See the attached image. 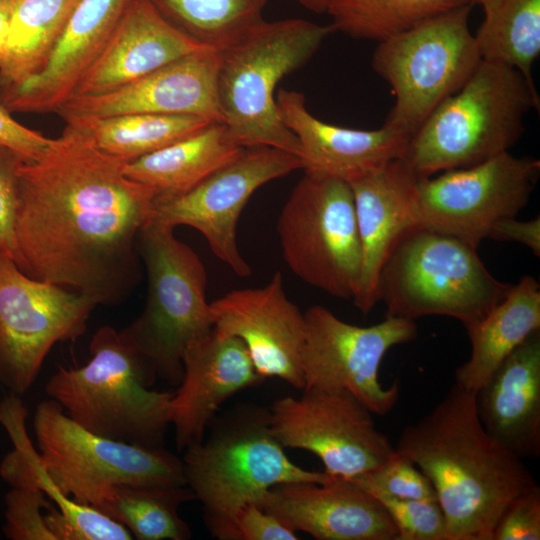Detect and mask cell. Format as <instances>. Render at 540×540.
Returning <instances> with one entry per match:
<instances>
[{
	"label": "cell",
	"instance_id": "obj_1",
	"mask_svg": "<svg viewBox=\"0 0 540 540\" xmlns=\"http://www.w3.org/2000/svg\"><path fill=\"white\" fill-rule=\"evenodd\" d=\"M126 160L65 126L19 168L16 242L30 277L76 289L97 305L125 302L141 280L137 243L156 191L128 178Z\"/></svg>",
	"mask_w": 540,
	"mask_h": 540
},
{
	"label": "cell",
	"instance_id": "obj_2",
	"mask_svg": "<svg viewBox=\"0 0 540 540\" xmlns=\"http://www.w3.org/2000/svg\"><path fill=\"white\" fill-rule=\"evenodd\" d=\"M395 451L432 482L449 540H492L506 506L538 486L524 460L484 429L475 392L455 383L429 413L402 431Z\"/></svg>",
	"mask_w": 540,
	"mask_h": 540
},
{
	"label": "cell",
	"instance_id": "obj_3",
	"mask_svg": "<svg viewBox=\"0 0 540 540\" xmlns=\"http://www.w3.org/2000/svg\"><path fill=\"white\" fill-rule=\"evenodd\" d=\"M538 108L533 81L482 59L412 135L404 159L421 177L479 164L508 152L524 131L525 116Z\"/></svg>",
	"mask_w": 540,
	"mask_h": 540
},
{
	"label": "cell",
	"instance_id": "obj_4",
	"mask_svg": "<svg viewBox=\"0 0 540 540\" xmlns=\"http://www.w3.org/2000/svg\"><path fill=\"white\" fill-rule=\"evenodd\" d=\"M90 359L77 368L58 367L45 392L83 428L117 441L164 447L174 392L149 387L157 379L147 361L111 326L89 344Z\"/></svg>",
	"mask_w": 540,
	"mask_h": 540
},
{
	"label": "cell",
	"instance_id": "obj_5",
	"mask_svg": "<svg viewBox=\"0 0 540 540\" xmlns=\"http://www.w3.org/2000/svg\"><path fill=\"white\" fill-rule=\"evenodd\" d=\"M333 31L331 24L304 19L263 20L221 50L218 103L223 124L238 145L301 156L297 138L279 117L276 87L303 67Z\"/></svg>",
	"mask_w": 540,
	"mask_h": 540
},
{
	"label": "cell",
	"instance_id": "obj_6",
	"mask_svg": "<svg viewBox=\"0 0 540 540\" xmlns=\"http://www.w3.org/2000/svg\"><path fill=\"white\" fill-rule=\"evenodd\" d=\"M138 254L147 274L142 313L120 332L156 378L179 385L187 345L213 327L207 272L174 228L149 220L140 231Z\"/></svg>",
	"mask_w": 540,
	"mask_h": 540
},
{
	"label": "cell",
	"instance_id": "obj_7",
	"mask_svg": "<svg viewBox=\"0 0 540 540\" xmlns=\"http://www.w3.org/2000/svg\"><path fill=\"white\" fill-rule=\"evenodd\" d=\"M510 287L488 271L476 247L417 227L400 240L385 262L379 299L389 317L415 320L441 315L465 327L486 316Z\"/></svg>",
	"mask_w": 540,
	"mask_h": 540
},
{
	"label": "cell",
	"instance_id": "obj_8",
	"mask_svg": "<svg viewBox=\"0 0 540 540\" xmlns=\"http://www.w3.org/2000/svg\"><path fill=\"white\" fill-rule=\"evenodd\" d=\"M210 425L209 436L186 448L182 459L186 485L202 503L203 518L256 502L277 484L325 483L332 477L287 457L272 432L268 409L237 407Z\"/></svg>",
	"mask_w": 540,
	"mask_h": 540
},
{
	"label": "cell",
	"instance_id": "obj_9",
	"mask_svg": "<svg viewBox=\"0 0 540 540\" xmlns=\"http://www.w3.org/2000/svg\"><path fill=\"white\" fill-rule=\"evenodd\" d=\"M38 452L56 486L95 508L115 485H186L182 459L162 448L113 440L80 426L56 401L33 416Z\"/></svg>",
	"mask_w": 540,
	"mask_h": 540
},
{
	"label": "cell",
	"instance_id": "obj_10",
	"mask_svg": "<svg viewBox=\"0 0 540 540\" xmlns=\"http://www.w3.org/2000/svg\"><path fill=\"white\" fill-rule=\"evenodd\" d=\"M466 5L378 42L372 67L391 88L395 103L385 123L409 135L457 92L482 60Z\"/></svg>",
	"mask_w": 540,
	"mask_h": 540
},
{
	"label": "cell",
	"instance_id": "obj_11",
	"mask_svg": "<svg viewBox=\"0 0 540 540\" xmlns=\"http://www.w3.org/2000/svg\"><path fill=\"white\" fill-rule=\"evenodd\" d=\"M277 233L297 277L331 296L354 297L362 254L348 182L304 172L279 214Z\"/></svg>",
	"mask_w": 540,
	"mask_h": 540
},
{
	"label": "cell",
	"instance_id": "obj_12",
	"mask_svg": "<svg viewBox=\"0 0 540 540\" xmlns=\"http://www.w3.org/2000/svg\"><path fill=\"white\" fill-rule=\"evenodd\" d=\"M96 306L87 295L30 277L0 252V384L25 394L52 347L86 332Z\"/></svg>",
	"mask_w": 540,
	"mask_h": 540
},
{
	"label": "cell",
	"instance_id": "obj_13",
	"mask_svg": "<svg viewBox=\"0 0 540 540\" xmlns=\"http://www.w3.org/2000/svg\"><path fill=\"white\" fill-rule=\"evenodd\" d=\"M539 175L537 158L508 151L470 167L422 177L420 226L477 248L498 222L516 217L526 206Z\"/></svg>",
	"mask_w": 540,
	"mask_h": 540
},
{
	"label": "cell",
	"instance_id": "obj_14",
	"mask_svg": "<svg viewBox=\"0 0 540 540\" xmlns=\"http://www.w3.org/2000/svg\"><path fill=\"white\" fill-rule=\"evenodd\" d=\"M306 331L301 355L304 387L344 389L373 414L395 407L399 384L384 387L379 367L392 347L417 337L414 320L389 317L371 326H357L315 305L304 312Z\"/></svg>",
	"mask_w": 540,
	"mask_h": 540
},
{
	"label": "cell",
	"instance_id": "obj_15",
	"mask_svg": "<svg viewBox=\"0 0 540 540\" xmlns=\"http://www.w3.org/2000/svg\"><path fill=\"white\" fill-rule=\"evenodd\" d=\"M268 410L282 447L313 453L332 477L353 479L395 452L373 413L344 389L303 388L301 396L280 398Z\"/></svg>",
	"mask_w": 540,
	"mask_h": 540
},
{
	"label": "cell",
	"instance_id": "obj_16",
	"mask_svg": "<svg viewBox=\"0 0 540 540\" xmlns=\"http://www.w3.org/2000/svg\"><path fill=\"white\" fill-rule=\"evenodd\" d=\"M303 168L300 157L269 146L248 147L191 190L174 197L156 198L151 220L199 231L212 253L236 275L252 270L241 255L237 226L252 194L266 183Z\"/></svg>",
	"mask_w": 540,
	"mask_h": 540
},
{
	"label": "cell",
	"instance_id": "obj_17",
	"mask_svg": "<svg viewBox=\"0 0 540 540\" xmlns=\"http://www.w3.org/2000/svg\"><path fill=\"white\" fill-rule=\"evenodd\" d=\"M210 309L214 328L243 341L260 376L303 389L305 315L287 297L280 272L262 287L226 293Z\"/></svg>",
	"mask_w": 540,
	"mask_h": 540
},
{
	"label": "cell",
	"instance_id": "obj_18",
	"mask_svg": "<svg viewBox=\"0 0 540 540\" xmlns=\"http://www.w3.org/2000/svg\"><path fill=\"white\" fill-rule=\"evenodd\" d=\"M221 50L203 48L120 88L69 98L55 113L106 117L132 113L197 116L223 123L217 95Z\"/></svg>",
	"mask_w": 540,
	"mask_h": 540
},
{
	"label": "cell",
	"instance_id": "obj_19",
	"mask_svg": "<svg viewBox=\"0 0 540 540\" xmlns=\"http://www.w3.org/2000/svg\"><path fill=\"white\" fill-rule=\"evenodd\" d=\"M290 530L317 540H397L384 506L348 479L290 482L267 489L256 501Z\"/></svg>",
	"mask_w": 540,
	"mask_h": 540
},
{
	"label": "cell",
	"instance_id": "obj_20",
	"mask_svg": "<svg viewBox=\"0 0 540 540\" xmlns=\"http://www.w3.org/2000/svg\"><path fill=\"white\" fill-rule=\"evenodd\" d=\"M421 178L404 158H399L349 182L362 254L360 280L352 301L364 314L380 301L379 277L390 254L407 233L421 227Z\"/></svg>",
	"mask_w": 540,
	"mask_h": 540
},
{
	"label": "cell",
	"instance_id": "obj_21",
	"mask_svg": "<svg viewBox=\"0 0 540 540\" xmlns=\"http://www.w3.org/2000/svg\"><path fill=\"white\" fill-rule=\"evenodd\" d=\"M263 380L240 338L223 335L213 327L190 342L169 410L177 449L183 451L202 441L222 403Z\"/></svg>",
	"mask_w": 540,
	"mask_h": 540
},
{
	"label": "cell",
	"instance_id": "obj_22",
	"mask_svg": "<svg viewBox=\"0 0 540 540\" xmlns=\"http://www.w3.org/2000/svg\"><path fill=\"white\" fill-rule=\"evenodd\" d=\"M279 117L297 138L302 170L351 182L404 158L411 135L391 125L375 130L336 126L312 115L301 92L279 89Z\"/></svg>",
	"mask_w": 540,
	"mask_h": 540
},
{
	"label": "cell",
	"instance_id": "obj_23",
	"mask_svg": "<svg viewBox=\"0 0 540 540\" xmlns=\"http://www.w3.org/2000/svg\"><path fill=\"white\" fill-rule=\"evenodd\" d=\"M131 0H79L45 66L0 92L10 112H56L100 55Z\"/></svg>",
	"mask_w": 540,
	"mask_h": 540
},
{
	"label": "cell",
	"instance_id": "obj_24",
	"mask_svg": "<svg viewBox=\"0 0 540 540\" xmlns=\"http://www.w3.org/2000/svg\"><path fill=\"white\" fill-rule=\"evenodd\" d=\"M203 48L148 0H131L71 97L107 93Z\"/></svg>",
	"mask_w": 540,
	"mask_h": 540
},
{
	"label": "cell",
	"instance_id": "obj_25",
	"mask_svg": "<svg viewBox=\"0 0 540 540\" xmlns=\"http://www.w3.org/2000/svg\"><path fill=\"white\" fill-rule=\"evenodd\" d=\"M475 402L490 436L523 460L540 456V329L504 359Z\"/></svg>",
	"mask_w": 540,
	"mask_h": 540
},
{
	"label": "cell",
	"instance_id": "obj_26",
	"mask_svg": "<svg viewBox=\"0 0 540 540\" xmlns=\"http://www.w3.org/2000/svg\"><path fill=\"white\" fill-rule=\"evenodd\" d=\"M465 329L471 350L455 370V384L476 392L517 346L540 329L538 281L523 276L486 316Z\"/></svg>",
	"mask_w": 540,
	"mask_h": 540
},
{
	"label": "cell",
	"instance_id": "obj_27",
	"mask_svg": "<svg viewBox=\"0 0 540 540\" xmlns=\"http://www.w3.org/2000/svg\"><path fill=\"white\" fill-rule=\"evenodd\" d=\"M238 145L225 124L212 122L201 130L153 153L126 162L125 175L152 187L156 198L181 195L236 159Z\"/></svg>",
	"mask_w": 540,
	"mask_h": 540
},
{
	"label": "cell",
	"instance_id": "obj_28",
	"mask_svg": "<svg viewBox=\"0 0 540 540\" xmlns=\"http://www.w3.org/2000/svg\"><path fill=\"white\" fill-rule=\"evenodd\" d=\"M63 120L66 127L98 150L127 162L164 148L212 123L197 116L149 113L69 116Z\"/></svg>",
	"mask_w": 540,
	"mask_h": 540
},
{
	"label": "cell",
	"instance_id": "obj_29",
	"mask_svg": "<svg viewBox=\"0 0 540 540\" xmlns=\"http://www.w3.org/2000/svg\"><path fill=\"white\" fill-rule=\"evenodd\" d=\"M79 0H14L0 66V92L37 74Z\"/></svg>",
	"mask_w": 540,
	"mask_h": 540
},
{
	"label": "cell",
	"instance_id": "obj_30",
	"mask_svg": "<svg viewBox=\"0 0 540 540\" xmlns=\"http://www.w3.org/2000/svg\"><path fill=\"white\" fill-rule=\"evenodd\" d=\"M195 500L187 485H115L96 510L126 527L138 540H187L189 525L179 507Z\"/></svg>",
	"mask_w": 540,
	"mask_h": 540
},
{
	"label": "cell",
	"instance_id": "obj_31",
	"mask_svg": "<svg viewBox=\"0 0 540 540\" xmlns=\"http://www.w3.org/2000/svg\"><path fill=\"white\" fill-rule=\"evenodd\" d=\"M473 0H332L327 14L334 31L384 41Z\"/></svg>",
	"mask_w": 540,
	"mask_h": 540
},
{
	"label": "cell",
	"instance_id": "obj_32",
	"mask_svg": "<svg viewBox=\"0 0 540 540\" xmlns=\"http://www.w3.org/2000/svg\"><path fill=\"white\" fill-rule=\"evenodd\" d=\"M199 44L223 50L261 23L268 0H148Z\"/></svg>",
	"mask_w": 540,
	"mask_h": 540
},
{
	"label": "cell",
	"instance_id": "obj_33",
	"mask_svg": "<svg viewBox=\"0 0 540 540\" xmlns=\"http://www.w3.org/2000/svg\"><path fill=\"white\" fill-rule=\"evenodd\" d=\"M475 39L482 59L509 65L533 81L531 68L540 54V0H499Z\"/></svg>",
	"mask_w": 540,
	"mask_h": 540
},
{
	"label": "cell",
	"instance_id": "obj_34",
	"mask_svg": "<svg viewBox=\"0 0 540 540\" xmlns=\"http://www.w3.org/2000/svg\"><path fill=\"white\" fill-rule=\"evenodd\" d=\"M350 480L371 495L438 501L430 479L411 460L396 451L377 468Z\"/></svg>",
	"mask_w": 540,
	"mask_h": 540
},
{
	"label": "cell",
	"instance_id": "obj_35",
	"mask_svg": "<svg viewBox=\"0 0 540 540\" xmlns=\"http://www.w3.org/2000/svg\"><path fill=\"white\" fill-rule=\"evenodd\" d=\"M205 525L220 540H296L284 526L256 502H246L228 513L205 517Z\"/></svg>",
	"mask_w": 540,
	"mask_h": 540
},
{
	"label": "cell",
	"instance_id": "obj_36",
	"mask_svg": "<svg viewBox=\"0 0 540 540\" xmlns=\"http://www.w3.org/2000/svg\"><path fill=\"white\" fill-rule=\"evenodd\" d=\"M374 496L386 509L397 531V540H449L448 526L438 501Z\"/></svg>",
	"mask_w": 540,
	"mask_h": 540
},
{
	"label": "cell",
	"instance_id": "obj_37",
	"mask_svg": "<svg viewBox=\"0 0 540 540\" xmlns=\"http://www.w3.org/2000/svg\"><path fill=\"white\" fill-rule=\"evenodd\" d=\"M4 534L12 540H55L42 510L53 503L40 489L12 488L5 496Z\"/></svg>",
	"mask_w": 540,
	"mask_h": 540
},
{
	"label": "cell",
	"instance_id": "obj_38",
	"mask_svg": "<svg viewBox=\"0 0 540 540\" xmlns=\"http://www.w3.org/2000/svg\"><path fill=\"white\" fill-rule=\"evenodd\" d=\"M27 161L14 150L0 145V252L20 266L16 242V217L19 202V168ZM20 268V267H19Z\"/></svg>",
	"mask_w": 540,
	"mask_h": 540
},
{
	"label": "cell",
	"instance_id": "obj_39",
	"mask_svg": "<svg viewBox=\"0 0 540 540\" xmlns=\"http://www.w3.org/2000/svg\"><path fill=\"white\" fill-rule=\"evenodd\" d=\"M540 539V487L515 497L498 519L492 540Z\"/></svg>",
	"mask_w": 540,
	"mask_h": 540
},
{
	"label": "cell",
	"instance_id": "obj_40",
	"mask_svg": "<svg viewBox=\"0 0 540 540\" xmlns=\"http://www.w3.org/2000/svg\"><path fill=\"white\" fill-rule=\"evenodd\" d=\"M51 140L16 121L0 100V145L14 150L27 161H32L45 152Z\"/></svg>",
	"mask_w": 540,
	"mask_h": 540
},
{
	"label": "cell",
	"instance_id": "obj_41",
	"mask_svg": "<svg viewBox=\"0 0 540 540\" xmlns=\"http://www.w3.org/2000/svg\"><path fill=\"white\" fill-rule=\"evenodd\" d=\"M488 239L520 243L540 256V217L521 221L516 217L498 222L491 230Z\"/></svg>",
	"mask_w": 540,
	"mask_h": 540
},
{
	"label": "cell",
	"instance_id": "obj_42",
	"mask_svg": "<svg viewBox=\"0 0 540 540\" xmlns=\"http://www.w3.org/2000/svg\"><path fill=\"white\" fill-rule=\"evenodd\" d=\"M14 0H0V66L6 45Z\"/></svg>",
	"mask_w": 540,
	"mask_h": 540
},
{
	"label": "cell",
	"instance_id": "obj_43",
	"mask_svg": "<svg viewBox=\"0 0 540 540\" xmlns=\"http://www.w3.org/2000/svg\"><path fill=\"white\" fill-rule=\"evenodd\" d=\"M308 10L321 14L326 13L332 0H296Z\"/></svg>",
	"mask_w": 540,
	"mask_h": 540
},
{
	"label": "cell",
	"instance_id": "obj_44",
	"mask_svg": "<svg viewBox=\"0 0 540 540\" xmlns=\"http://www.w3.org/2000/svg\"><path fill=\"white\" fill-rule=\"evenodd\" d=\"M499 0H473L474 4H478L483 8L484 15H489L497 6Z\"/></svg>",
	"mask_w": 540,
	"mask_h": 540
}]
</instances>
